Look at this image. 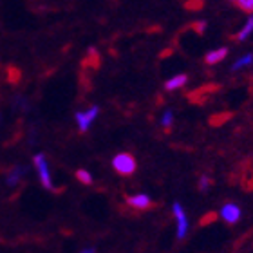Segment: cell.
Returning a JSON list of instances; mask_svg holds the SVG:
<instances>
[{
	"instance_id": "12",
	"label": "cell",
	"mask_w": 253,
	"mask_h": 253,
	"mask_svg": "<svg viewBox=\"0 0 253 253\" xmlns=\"http://www.w3.org/2000/svg\"><path fill=\"white\" fill-rule=\"evenodd\" d=\"M76 179H78L80 183H84V185H92V177H90L89 172L84 169L76 170Z\"/></svg>"
},
{
	"instance_id": "8",
	"label": "cell",
	"mask_w": 253,
	"mask_h": 253,
	"mask_svg": "<svg viewBox=\"0 0 253 253\" xmlns=\"http://www.w3.org/2000/svg\"><path fill=\"white\" fill-rule=\"evenodd\" d=\"M26 172H27V169L26 167H15V169L11 170L9 172V175H7V179H5V183L9 186H15V185H18L20 183V179L26 175Z\"/></svg>"
},
{
	"instance_id": "10",
	"label": "cell",
	"mask_w": 253,
	"mask_h": 253,
	"mask_svg": "<svg viewBox=\"0 0 253 253\" xmlns=\"http://www.w3.org/2000/svg\"><path fill=\"white\" fill-rule=\"evenodd\" d=\"M252 33H253V15L250 16L248 22H246V26H244L243 29H241V33L237 35V40H239V42H244V40H246Z\"/></svg>"
},
{
	"instance_id": "11",
	"label": "cell",
	"mask_w": 253,
	"mask_h": 253,
	"mask_svg": "<svg viewBox=\"0 0 253 253\" xmlns=\"http://www.w3.org/2000/svg\"><path fill=\"white\" fill-rule=\"evenodd\" d=\"M253 63V54L248 53V54H244L243 58H239L237 62L233 63L232 69L233 71H239V69H243V67H248V65H252Z\"/></svg>"
},
{
	"instance_id": "4",
	"label": "cell",
	"mask_w": 253,
	"mask_h": 253,
	"mask_svg": "<svg viewBox=\"0 0 253 253\" xmlns=\"http://www.w3.org/2000/svg\"><path fill=\"white\" fill-rule=\"evenodd\" d=\"M98 112H100V107H92V109H89V111L85 112H76V122H78L80 130L82 132L89 130L92 122L98 118Z\"/></svg>"
},
{
	"instance_id": "17",
	"label": "cell",
	"mask_w": 253,
	"mask_h": 253,
	"mask_svg": "<svg viewBox=\"0 0 253 253\" xmlns=\"http://www.w3.org/2000/svg\"><path fill=\"white\" fill-rule=\"evenodd\" d=\"M213 219H215V213H210V215H206L205 219L201 221V224H208V222H211Z\"/></svg>"
},
{
	"instance_id": "7",
	"label": "cell",
	"mask_w": 253,
	"mask_h": 253,
	"mask_svg": "<svg viewBox=\"0 0 253 253\" xmlns=\"http://www.w3.org/2000/svg\"><path fill=\"white\" fill-rule=\"evenodd\" d=\"M228 54V49L226 47H221V49H215V51H210V53L205 56V62L208 65H215V63L222 62V60L226 58Z\"/></svg>"
},
{
	"instance_id": "2",
	"label": "cell",
	"mask_w": 253,
	"mask_h": 253,
	"mask_svg": "<svg viewBox=\"0 0 253 253\" xmlns=\"http://www.w3.org/2000/svg\"><path fill=\"white\" fill-rule=\"evenodd\" d=\"M35 167L38 170V175H40V181H42L43 188L53 190V181H51V175H49V167H47V159L43 154H37L35 156Z\"/></svg>"
},
{
	"instance_id": "1",
	"label": "cell",
	"mask_w": 253,
	"mask_h": 253,
	"mask_svg": "<svg viewBox=\"0 0 253 253\" xmlns=\"http://www.w3.org/2000/svg\"><path fill=\"white\" fill-rule=\"evenodd\" d=\"M112 167H114V170H116L118 174L130 175L136 170V159L130 154H125V152L118 154L116 158H114V161H112Z\"/></svg>"
},
{
	"instance_id": "6",
	"label": "cell",
	"mask_w": 253,
	"mask_h": 253,
	"mask_svg": "<svg viewBox=\"0 0 253 253\" xmlns=\"http://www.w3.org/2000/svg\"><path fill=\"white\" fill-rule=\"evenodd\" d=\"M221 217L228 224H235V222L241 219V208H239L237 205H233V203H228V205L222 206Z\"/></svg>"
},
{
	"instance_id": "18",
	"label": "cell",
	"mask_w": 253,
	"mask_h": 253,
	"mask_svg": "<svg viewBox=\"0 0 253 253\" xmlns=\"http://www.w3.org/2000/svg\"><path fill=\"white\" fill-rule=\"evenodd\" d=\"M80 253H96V250L94 248H85V250H82Z\"/></svg>"
},
{
	"instance_id": "5",
	"label": "cell",
	"mask_w": 253,
	"mask_h": 253,
	"mask_svg": "<svg viewBox=\"0 0 253 253\" xmlns=\"http://www.w3.org/2000/svg\"><path fill=\"white\" fill-rule=\"evenodd\" d=\"M126 203L128 206L132 208H136V210H148V208H152L154 203L152 199L145 194H139V195H130V197H126Z\"/></svg>"
},
{
	"instance_id": "13",
	"label": "cell",
	"mask_w": 253,
	"mask_h": 253,
	"mask_svg": "<svg viewBox=\"0 0 253 253\" xmlns=\"http://www.w3.org/2000/svg\"><path fill=\"white\" fill-rule=\"evenodd\" d=\"M239 9H243L244 13H250L253 15V0H235Z\"/></svg>"
},
{
	"instance_id": "9",
	"label": "cell",
	"mask_w": 253,
	"mask_h": 253,
	"mask_svg": "<svg viewBox=\"0 0 253 253\" xmlns=\"http://www.w3.org/2000/svg\"><path fill=\"white\" fill-rule=\"evenodd\" d=\"M186 82H188V76H186V74H177V76H174V78H170L169 82L165 84V89H167V90L181 89L183 85H186Z\"/></svg>"
},
{
	"instance_id": "15",
	"label": "cell",
	"mask_w": 253,
	"mask_h": 253,
	"mask_svg": "<svg viewBox=\"0 0 253 253\" xmlns=\"http://www.w3.org/2000/svg\"><path fill=\"white\" fill-rule=\"evenodd\" d=\"M208 186H210V177H208V175H201L199 190H201V192H206V190H208Z\"/></svg>"
},
{
	"instance_id": "16",
	"label": "cell",
	"mask_w": 253,
	"mask_h": 253,
	"mask_svg": "<svg viewBox=\"0 0 253 253\" xmlns=\"http://www.w3.org/2000/svg\"><path fill=\"white\" fill-rule=\"evenodd\" d=\"M15 107H18V109H27V107H29V103H27L26 98L16 96V98H15Z\"/></svg>"
},
{
	"instance_id": "14",
	"label": "cell",
	"mask_w": 253,
	"mask_h": 253,
	"mask_svg": "<svg viewBox=\"0 0 253 253\" xmlns=\"http://www.w3.org/2000/svg\"><path fill=\"white\" fill-rule=\"evenodd\" d=\"M172 123H174V112H172V111H167L163 114V118H161V125L169 128V126H172Z\"/></svg>"
},
{
	"instance_id": "3",
	"label": "cell",
	"mask_w": 253,
	"mask_h": 253,
	"mask_svg": "<svg viewBox=\"0 0 253 253\" xmlns=\"http://www.w3.org/2000/svg\"><path fill=\"white\" fill-rule=\"evenodd\" d=\"M172 210H174V215L177 219V239L181 241L186 237V232H188V219H186V213L179 203H174Z\"/></svg>"
}]
</instances>
